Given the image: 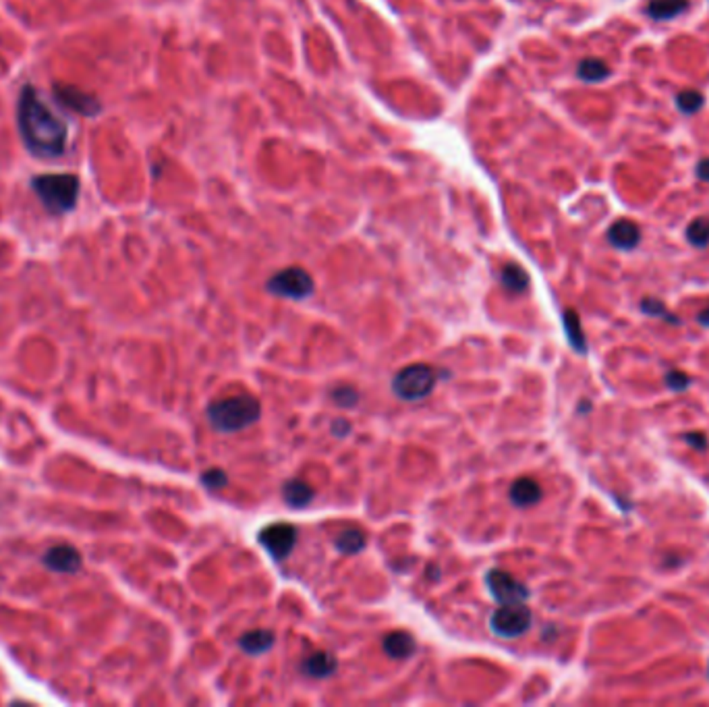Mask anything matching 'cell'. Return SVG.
<instances>
[{
  "mask_svg": "<svg viewBox=\"0 0 709 707\" xmlns=\"http://www.w3.org/2000/svg\"><path fill=\"white\" fill-rule=\"evenodd\" d=\"M17 127L29 154L58 158L66 147V122L60 120L39 98L37 89L25 85L17 104Z\"/></svg>",
  "mask_w": 709,
  "mask_h": 707,
  "instance_id": "cell-1",
  "label": "cell"
},
{
  "mask_svg": "<svg viewBox=\"0 0 709 707\" xmlns=\"http://www.w3.org/2000/svg\"><path fill=\"white\" fill-rule=\"evenodd\" d=\"M261 415V405L251 394H234L214 401L208 407V419L214 430L232 434L253 425Z\"/></svg>",
  "mask_w": 709,
  "mask_h": 707,
  "instance_id": "cell-2",
  "label": "cell"
},
{
  "mask_svg": "<svg viewBox=\"0 0 709 707\" xmlns=\"http://www.w3.org/2000/svg\"><path fill=\"white\" fill-rule=\"evenodd\" d=\"M31 189L52 216H62L77 205L79 178L66 172L39 174L31 181Z\"/></svg>",
  "mask_w": 709,
  "mask_h": 707,
  "instance_id": "cell-3",
  "label": "cell"
},
{
  "mask_svg": "<svg viewBox=\"0 0 709 707\" xmlns=\"http://www.w3.org/2000/svg\"><path fill=\"white\" fill-rule=\"evenodd\" d=\"M436 371L430 365L423 363H413L403 367L394 380H392V390L398 398L403 401H421L432 394L436 386Z\"/></svg>",
  "mask_w": 709,
  "mask_h": 707,
  "instance_id": "cell-4",
  "label": "cell"
},
{
  "mask_svg": "<svg viewBox=\"0 0 709 707\" xmlns=\"http://www.w3.org/2000/svg\"><path fill=\"white\" fill-rule=\"evenodd\" d=\"M533 616L525 602L519 604H500V608L492 614V631L504 639H517L531 629Z\"/></svg>",
  "mask_w": 709,
  "mask_h": 707,
  "instance_id": "cell-5",
  "label": "cell"
},
{
  "mask_svg": "<svg viewBox=\"0 0 709 707\" xmlns=\"http://www.w3.org/2000/svg\"><path fill=\"white\" fill-rule=\"evenodd\" d=\"M268 291L284 299H305L313 293V278L307 270L299 266L284 268L268 280Z\"/></svg>",
  "mask_w": 709,
  "mask_h": 707,
  "instance_id": "cell-6",
  "label": "cell"
},
{
  "mask_svg": "<svg viewBox=\"0 0 709 707\" xmlns=\"http://www.w3.org/2000/svg\"><path fill=\"white\" fill-rule=\"evenodd\" d=\"M297 527L291 523H272L259 531V544L274 560H284L297 544Z\"/></svg>",
  "mask_w": 709,
  "mask_h": 707,
  "instance_id": "cell-7",
  "label": "cell"
},
{
  "mask_svg": "<svg viewBox=\"0 0 709 707\" xmlns=\"http://www.w3.org/2000/svg\"><path fill=\"white\" fill-rule=\"evenodd\" d=\"M486 583H488L494 600H498L500 604H519V602H525L529 598V589L506 571L492 569L488 573Z\"/></svg>",
  "mask_w": 709,
  "mask_h": 707,
  "instance_id": "cell-8",
  "label": "cell"
},
{
  "mask_svg": "<svg viewBox=\"0 0 709 707\" xmlns=\"http://www.w3.org/2000/svg\"><path fill=\"white\" fill-rule=\"evenodd\" d=\"M54 98L66 106L68 110L77 112V114H83V116H95L100 114L102 106H100V100L75 85H68V83H56L54 85Z\"/></svg>",
  "mask_w": 709,
  "mask_h": 707,
  "instance_id": "cell-9",
  "label": "cell"
},
{
  "mask_svg": "<svg viewBox=\"0 0 709 707\" xmlns=\"http://www.w3.org/2000/svg\"><path fill=\"white\" fill-rule=\"evenodd\" d=\"M42 564L52 571V573H60V575H75L83 560L81 554L73 548V546H54L50 548L44 556H42Z\"/></svg>",
  "mask_w": 709,
  "mask_h": 707,
  "instance_id": "cell-10",
  "label": "cell"
},
{
  "mask_svg": "<svg viewBox=\"0 0 709 707\" xmlns=\"http://www.w3.org/2000/svg\"><path fill=\"white\" fill-rule=\"evenodd\" d=\"M608 241L623 251H631L639 245L641 241V230L639 226L629 220V218H620L616 220L610 228H608Z\"/></svg>",
  "mask_w": 709,
  "mask_h": 707,
  "instance_id": "cell-11",
  "label": "cell"
},
{
  "mask_svg": "<svg viewBox=\"0 0 709 707\" xmlns=\"http://www.w3.org/2000/svg\"><path fill=\"white\" fill-rule=\"evenodd\" d=\"M384 652L392 660H407L417 652L415 637L407 631H394L384 637Z\"/></svg>",
  "mask_w": 709,
  "mask_h": 707,
  "instance_id": "cell-12",
  "label": "cell"
},
{
  "mask_svg": "<svg viewBox=\"0 0 709 707\" xmlns=\"http://www.w3.org/2000/svg\"><path fill=\"white\" fill-rule=\"evenodd\" d=\"M510 500L515 502V506L519 508H527L533 506L542 500V488L535 479L531 477H521L513 484L510 488Z\"/></svg>",
  "mask_w": 709,
  "mask_h": 707,
  "instance_id": "cell-13",
  "label": "cell"
},
{
  "mask_svg": "<svg viewBox=\"0 0 709 707\" xmlns=\"http://www.w3.org/2000/svg\"><path fill=\"white\" fill-rule=\"evenodd\" d=\"M336 670V660L328 652H315L301 664V672L309 679H328Z\"/></svg>",
  "mask_w": 709,
  "mask_h": 707,
  "instance_id": "cell-14",
  "label": "cell"
},
{
  "mask_svg": "<svg viewBox=\"0 0 709 707\" xmlns=\"http://www.w3.org/2000/svg\"><path fill=\"white\" fill-rule=\"evenodd\" d=\"M313 496H315L313 488L309 484H305L303 479H291L282 488V498L293 508H303V506L311 504Z\"/></svg>",
  "mask_w": 709,
  "mask_h": 707,
  "instance_id": "cell-15",
  "label": "cell"
},
{
  "mask_svg": "<svg viewBox=\"0 0 709 707\" xmlns=\"http://www.w3.org/2000/svg\"><path fill=\"white\" fill-rule=\"evenodd\" d=\"M239 645L245 654L249 656H259L266 654L272 645H274V633L266 631V629H255V631H247L241 639Z\"/></svg>",
  "mask_w": 709,
  "mask_h": 707,
  "instance_id": "cell-16",
  "label": "cell"
},
{
  "mask_svg": "<svg viewBox=\"0 0 709 707\" xmlns=\"http://www.w3.org/2000/svg\"><path fill=\"white\" fill-rule=\"evenodd\" d=\"M689 0H650L645 12L656 21H670L689 8Z\"/></svg>",
  "mask_w": 709,
  "mask_h": 707,
  "instance_id": "cell-17",
  "label": "cell"
},
{
  "mask_svg": "<svg viewBox=\"0 0 709 707\" xmlns=\"http://www.w3.org/2000/svg\"><path fill=\"white\" fill-rule=\"evenodd\" d=\"M577 75L579 79L587 81V83H598V81H604L610 77V66L606 60L602 58H583L577 66Z\"/></svg>",
  "mask_w": 709,
  "mask_h": 707,
  "instance_id": "cell-18",
  "label": "cell"
},
{
  "mask_svg": "<svg viewBox=\"0 0 709 707\" xmlns=\"http://www.w3.org/2000/svg\"><path fill=\"white\" fill-rule=\"evenodd\" d=\"M365 533L359 529V527H349L344 531L338 533L336 538V548L342 552V554H357L365 548Z\"/></svg>",
  "mask_w": 709,
  "mask_h": 707,
  "instance_id": "cell-19",
  "label": "cell"
},
{
  "mask_svg": "<svg viewBox=\"0 0 709 707\" xmlns=\"http://www.w3.org/2000/svg\"><path fill=\"white\" fill-rule=\"evenodd\" d=\"M502 284L508 291H513V293H523L529 286V276H527V272L521 266L508 264L502 270Z\"/></svg>",
  "mask_w": 709,
  "mask_h": 707,
  "instance_id": "cell-20",
  "label": "cell"
},
{
  "mask_svg": "<svg viewBox=\"0 0 709 707\" xmlns=\"http://www.w3.org/2000/svg\"><path fill=\"white\" fill-rule=\"evenodd\" d=\"M687 239L691 245L703 249L709 245V218L699 216L695 218L689 226H687Z\"/></svg>",
  "mask_w": 709,
  "mask_h": 707,
  "instance_id": "cell-21",
  "label": "cell"
},
{
  "mask_svg": "<svg viewBox=\"0 0 709 707\" xmlns=\"http://www.w3.org/2000/svg\"><path fill=\"white\" fill-rule=\"evenodd\" d=\"M706 104V98L701 91L697 89H685L676 95V106L685 112V114H695L703 108Z\"/></svg>",
  "mask_w": 709,
  "mask_h": 707,
  "instance_id": "cell-22",
  "label": "cell"
},
{
  "mask_svg": "<svg viewBox=\"0 0 709 707\" xmlns=\"http://www.w3.org/2000/svg\"><path fill=\"white\" fill-rule=\"evenodd\" d=\"M564 324H567V332H569V338H571L573 347L577 351H585V336H583L581 320H579V315L573 309L564 311Z\"/></svg>",
  "mask_w": 709,
  "mask_h": 707,
  "instance_id": "cell-23",
  "label": "cell"
},
{
  "mask_svg": "<svg viewBox=\"0 0 709 707\" xmlns=\"http://www.w3.org/2000/svg\"><path fill=\"white\" fill-rule=\"evenodd\" d=\"M332 401L338 407H342V409H351V407L357 405L359 394H357V390L353 386H338V388L332 390Z\"/></svg>",
  "mask_w": 709,
  "mask_h": 707,
  "instance_id": "cell-24",
  "label": "cell"
},
{
  "mask_svg": "<svg viewBox=\"0 0 709 707\" xmlns=\"http://www.w3.org/2000/svg\"><path fill=\"white\" fill-rule=\"evenodd\" d=\"M201 481L208 490H222L228 484V477L222 469H208L201 475Z\"/></svg>",
  "mask_w": 709,
  "mask_h": 707,
  "instance_id": "cell-25",
  "label": "cell"
},
{
  "mask_svg": "<svg viewBox=\"0 0 709 707\" xmlns=\"http://www.w3.org/2000/svg\"><path fill=\"white\" fill-rule=\"evenodd\" d=\"M666 382H668V386H670L672 390L683 392V390L691 384V378H689L687 374H683V371H670V374L666 376Z\"/></svg>",
  "mask_w": 709,
  "mask_h": 707,
  "instance_id": "cell-26",
  "label": "cell"
},
{
  "mask_svg": "<svg viewBox=\"0 0 709 707\" xmlns=\"http://www.w3.org/2000/svg\"><path fill=\"white\" fill-rule=\"evenodd\" d=\"M643 311H647V313H656V315H662V313H664V305H662L660 301L647 299V301H643Z\"/></svg>",
  "mask_w": 709,
  "mask_h": 707,
  "instance_id": "cell-27",
  "label": "cell"
},
{
  "mask_svg": "<svg viewBox=\"0 0 709 707\" xmlns=\"http://www.w3.org/2000/svg\"><path fill=\"white\" fill-rule=\"evenodd\" d=\"M351 432V425H349V421H344V419H336L334 423H332V434L334 436H347Z\"/></svg>",
  "mask_w": 709,
  "mask_h": 707,
  "instance_id": "cell-28",
  "label": "cell"
},
{
  "mask_svg": "<svg viewBox=\"0 0 709 707\" xmlns=\"http://www.w3.org/2000/svg\"><path fill=\"white\" fill-rule=\"evenodd\" d=\"M687 440L695 448H706V436L703 434H687Z\"/></svg>",
  "mask_w": 709,
  "mask_h": 707,
  "instance_id": "cell-29",
  "label": "cell"
},
{
  "mask_svg": "<svg viewBox=\"0 0 709 707\" xmlns=\"http://www.w3.org/2000/svg\"><path fill=\"white\" fill-rule=\"evenodd\" d=\"M697 176L701 181H708L709 183V158H703L699 164H697Z\"/></svg>",
  "mask_w": 709,
  "mask_h": 707,
  "instance_id": "cell-30",
  "label": "cell"
},
{
  "mask_svg": "<svg viewBox=\"0 0 709 707\" xmlns=\"http://www.w3.org/2000/svg\"><path fill=\"white\" fill-rule=\"evenodd\" d=\"M699 320H701V324H706V326H709V309H706L701 315H699Z\"/></svg>",
  "mask_w": 709,
  "mask_h": 707,
  "instance_id": "cell-31",
  "label": "cell"
}]
</instances>
